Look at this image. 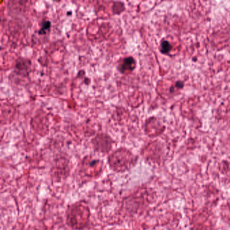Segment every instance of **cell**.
Instances as JSON below:
<instances>
[{
  "instance_id": "5",
  "label": "cell",
  "mask_w": 230,
  "mask_h": 230,
  "mask_svg": "<svg viewBox=\"0 0 230 230\" xmlns=\"http://www.w3.org/2000/svg\"><path fill=\"white\" fill-rule=\"evenodd\" d=\"M30 66H31V61L30 60L24 57H19L16 60L15 72L18 74L26 76L29 74Z\"/></svg>"
},
{
  "instance_id": "4",
  "label": "cell",
  "mask_w": 230,
  "mask_h": 230,
  "mask_svg": "<svg viewBox=\"0 0 230 230\" xmlns=\"http://www.w3.org/2000/svg\"><path fill=\"white\" fill-rule=\"evenodd\" d=\"M136 62L132 56H128L120 60L118 65V71L122 74H127L136 68Z\"/></svg>"
},
{
  "instance_id": "6",
  "label": "cell",
  "mask_w": 230,
  "mask_h": 230,
  "mask_svg": "<svg viewBox=\"0 0 230 230\" xmlns=\"http://www.w3.org/2000/svg\"><path fill=\"white\" fill-rule=\"evenodd\" d=\"M51 26V22L49 20H44L42 22L41 29L38 31L39 35H47V34L50 31V29Z\"/></svg>"
},
{
  "instance_id": "1",
  "label": "cell",
  "mask_w": 230,
  "mask_h": 230,
  "mask_svg": "<svg viewBox=\"0 0 230 230\" xmlns=\"http://www.w3.org/2000/svg\"><path fill=\"white\" fill-rule=\"evenodd\" d=\"M109 164L113 170L120 172L130 169L134 162L130 153L125 149H119L110 156Z\"/></svg>"
},
{
  "instance_id": "3",
  "label": "cell",
  "mask_w": 230,
  "mask_h": 230,
  "mask_svg": "<svg viewBox=\"0 0 230 230\" xmlns=\"http://www.w3.org/2000/svg\"><path fill=\"white\" fill-rule=\"evenodd\" d=\"M94 149L98 152L107 153L112 149L113 140L107 134H100L93 140Z\"/></svg>"
},
{
  "instance_id": "7",
  "label": "cell",
  "mask_w": 230,
  "mask_h": 230,
  "mask_svg": "<svg viewBox=\"0 0 230 230\" xmlns=\"http://www.w3.org/2000/svg\"><path fill=\"white\" fill-rule=\"evenodd\" d=\"M125 5L123 2H114L113 5V14H120L125 10Z\"/></svg>"
},
{
  "instance_id": "2",
  "label": "cell",
  "mask_w": 230,
  "mask_h": 230,
  "mask_svg": "<svg viewBox=\"0 0 230 230\" xmlns=\"http://www.w3.org/2000/svg\"><path fill=\"white\" fill-rule=\"evenodd\" d=\"M88 217H89V211L88 208L81 204L74 205L69 208L67 213V221L70 223L69 225L74 228H77L78 227V217L81 219L82 225L84 226L87 223Z\"/></svg>"
},
{
  "instance_id": "8",
  "label": "cell",
  "mask_w": 230,
  "mask_h": 230,
  "mask_svg": "<svg viewBox=\"0 0 230 230\" xmlns=\"http://www.w3.org/2000/svg\"><path fill=\"white\" fill-rule=\"evenodd\" d=\"M171 49V45L167 41H163L161 42L160 46L161 52L163 53L166 54L170 52Z\"/></svg>"
},
{
  "instance_id": "9",
  "label": "cell",
  "mask_w": 230,
  "mask_h": 230,
  "mask_svg": "<svg viewBox=\"0 0 230 230\" xmlns=\"http://www.w3.org/2000/svg\"><path fill=\"white\" fill-rule=\"evenodd\" d=\"M183 86H184L183 82H177V84H176V87H178V88H182V87H183Z\"/></svg>"
}]
</instances>
